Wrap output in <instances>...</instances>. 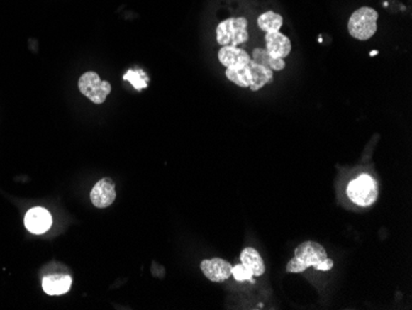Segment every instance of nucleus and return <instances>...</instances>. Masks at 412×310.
Returning <instances> with one entry per match:
<instances>
[{"label": "nucleus", "instance_id": "obj_17", "mask_svg": "<svg viewBox=\"0 0 412 310\" xmlns=\"http://www.w3.org/2000/svg\"><path fill=\"white\" fill-rule=\"evenodd\" d=\"M123 79L130 82L138 91L145 89L148 86L147 76L143 71H140V70L138 71L130 70V71L126 72L125 76H123Z\"/></svg>", "mask_w": 412, "mask_h": 310}, {"label": "nucleus", "instance_id": "obj_14", "mask_svg": "<svg viewBox=\"0 0 412 310\" xmlns=\"http://www.w3.org/2000/svg\"><path fill=\"white\" fill-rule=\"evenodd\" d=\"M253 61L265 67L269 68L272 71H282L285 68L283 58L273 57L267 50H262V48H256L253 51Z\"/></svg>", "mask_w": 412, "mask_h": 310}, {"label": "nucleus", "instance_id": "obj_11", "mask_svg": "<svg viewBox=\"0 0 412 310\" xmlns=\"http://www.w3.org/2000/svg\"><path fill=\"white\" fill-rule=\"evenodd\" d=\"M265 45L267 51L273 57L285 58L289 56L291 51V43L285 35L280 34L279 31L265 34Z\"/></svg>", "mask_w": 412, "mask_h": 310}, {"label": "nucleus", "instance_id": "obj_1", "mask_svg": "<svg viewBox=\"0 0 412 310\" xmlns=\"http://www.w3.org/2000/svg\"><path fill=\"white\" fill-rule=\"evenodd\" d=\"M378 13L372 8L364 6L355 10L348 21V31L353 38L360 41L369 40L377 31Z\"/></svg>", "mask_w": 412, "mask_h": 310}, {"label": "nucleus", "instance_id": "obj_4", "mask_svg": "<svg viewBox=\"0 0 412 310\" xmlns=\"http://www.w3.org/2000/svg\"><path fill=\"white\" fill-rule=\"evenodd\" d=\"M78 87L82 94L95 104H103L111 92L109 82L101 81L95 72H86L79 78Z\"/></svg>", "mask_w": 412, "mask_h": 310}, {"label": "nucleus", "instance_id": "obj_13", "mask_svg": "<svg viewBox=\"0 0 412 310\" xmlns=\"http://www.w3.org/2000/svg\"><path fill=\"white\" fill-rule=\"evenodd\" d=\"M241 261L242 265L248 268L253 276L260 277L265 273V262L256 248H245L241 253Z\"/></svg>", "mask_w": 412, "mask_h": 310}, {"label": "nucleus", "instance_id": "obj_16", "mask_svg": "<svg viewBox=\"0 0 412 310\" xmlns=\"http://www.w3.org/2000/svg\"><path fill=\"white\" fill-rule=\"evenodd\" d=\"M226 77L228 81L233 82L235 84L242 88H247L251 86L252 77L251 72L248 66L242 68H228L226 70Z\"/></svg>", "mask_w": 412, "mask_h": 310}, {"label": "nucleus", "instance_id": "obj_8", "mask_svg": "<svg viewBox=\"0 0 412 310\" xmlns=\"http://www.w3.org/2000/svg\"><path fill=\"white\" fill-rule=\"evenodd\" d=\"M205 277L213 282L226 281L233 276V266L223 258L204 260L200 265Z\"/></svg>", "mask_w": 412, "mask_h": 310}, {"label": "nucleus", "instance_id": "obj_21", "mask_svg": "<svg viewBox=\"0 0 412 310\" xmlns=\"http://www.w3.org/2000/svg\"><path fill=\"white\" fill-rule=\"evenodd\" d=\"M377 53H378V51H374V52L370 53V56H374V55H377Z\"/></svg>", "mask_w": 412, "mask_h": 310}, {"label": "nucleus", "instance_id": "obj_12", "mask_svg": "<svg viewBox=\"0 0 412 310\" xmlns=\"http://www.w3.org/2000/svg\"><path fill=\"white\" fill-rule=\"evenodd\" d=\"M248 68L251 72L252 83L250 88L252 91L257 92L261 89L262 87L268 84L273 81V71L269 68L262 66L260 63H256L253 60L248 63Z\"/></svg>", "mask_w": 412, "mask_h": 310}, {"label": "nucleus", "instance_id": "obj_18", "mask_svg": "<svg viewBox=\"0 0 412 310\" xmlns=\"http://www.w3.org/2000/svg\"><path fill=\"white\" fill-rule=\"evenodd\" d=\"M233 276L235 277L236 281H248L251 279L253 275H252L251 271L248 268L245 267L243 265H237L233 267Z\"/></svg>", "mask_w": 412, "mask_h": 310}, {"label": "nucleus", "instance_id": "obj_5", "mask_svg": "<svg viewBox=\"0 0 412 310\" xmlns=\"http://www.w3.org/2000/svg\"><path fill=\"white\" fill-rule=\"evenodd\" d=\"M295 258H299L306 267H318V263L327 258L326 250L320 243L305 241L295 248Z\"/></svg>", "mask_w": 412, "mask_h": 310}, {"label": "nucleus", "instance_id": "obj_10", "mask_svg": "<svg viewBox=\"0 0 412 310\" xmlns=\"http://www.w3.org/2000/svg\"><path fill=\"white\" fill-rule=\"evenodd\" d=\"M72 278L65 273H53L43 277V289L50 296H62L71 289Z\"/></svg>", "mask_w": 412, "mask_h": 310}, {"label": "nucleus", "instance_id": "obj_7", "mask_svg": "<svg viewBox=\"0 0 412 310\" xmlns=\"http://www.w3.org/2000/svg\"><path fill=\"white\" fill-rule=\"evenodd\" d=\"M52 225V216L48 210L36 206L30 209L25 215V226L35 235L46 233Z\"/></svg>", "mask_w": 412, "mask_h": 310}, {"label": "nucleus", "instance_id": "obj_2", "mask_svg": "<svg viewBox=\"0 0 412 310\" xmlns=\"http://www.w3.org/2000/svg\"><path fill=\"white\" fill-rule=\"evenodd\" d=\"M248 21L245 18H231L216 28V40L221 46H237L248 40Z\"/></svg>", "mask_w": 412, "mask_h": 310}, {"label": "nucleus", "instance_id": "obj_20", "mask_svg": "<svg viewBox=\"0 0 412 310\" xmlns=\"http://www.w3.org/2000/svg\"><path fill=\"white\" fill-rule=\"evenodd\" d=\"M332 267H333V261L330 260V258H326V260H323V262L318 263V267L315 268V270H318V271H330Z\"/></svg>", "mask_w": 412, "mask_h": 310}, {"label": "nucleus", "instance_id": "obj_19", "mask_svg": "<svg viewBox=\"0 0 412 310\" xmlns=\"http://www.w3.org/2000/svg\"><path fill=\"white\" fill-rule=\"evenodd\" d=\"M306 266L304 265L299 258H294L290 260L288 266H286V271L290 273H300L304 272L306 270Z\"/></svg>", "mask_w": 412, "mask_h": 310}, {"label": "nucleus", "instance_id": "obj_3", "mask_svg": "<svg viewBox=\"0 0 412 310\" xmlns=\"http://www.w3.org/2000/svg\"><path fill=\"white\" fill-rule=\"evenodd\" d=\"M347 194L357 206H370L378 199V187L372 177L362 175L348 184Z\"/></svg>", "mask_w": 412, "mask_h": 310}, {"label": "nucleus", "instance_id": "obj_15", "mask_svg": "<svg viewBox=\"0 0 412 310\" xmlns=\"http://www.w3.org/2000/svg\"><path fill=\"white\" fill-rule=\"evenodd\" d=\"M257 23H258V26L265 31V34H268V33L279 31L283 25V18L274 11H267L258 18Z\"/></svg>", "mask_w": 412, "mask_h": 310}, {"label": "nucleus", "instance_id": "obj_9", "mask_svg": "<svg viewBox=\"0 0 412 310\" xmlns=\"http://www.w3.org/2000/svg\"><path fill=\"white\" fill-rule=\"evenodd\" d=\"M218 61L226 68H242L248 66L251 57L237 46H223L218 51Z\"/></svg>", "mask_w": 412, "mask_h": 310}, {"label": "nucleus", "instance_id": "obj_6", "mask_svg": "<svg viewBox=\"0 0 412 310\" xmlns=\"http://www.w3.org/2000/svg\"><path fill=\"white\" fill-rule=\"evenodd\" d=\"M116 198L114 182L110 178H104L95 184L90 192V201L96 208H108L114 203Z\"/></svg>", "mask_w": 412, "mask_h": 310}]
</instances>
